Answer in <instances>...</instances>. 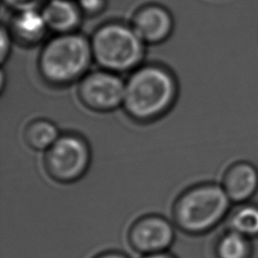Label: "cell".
<instances>
[{"instance_id": "1", "label": "cell", "mask_w": 258, "mask_h": 258, "mask_svg": "<svg viewBox=\"0 0 258 258\" xmlns=\"http://www.w3.org/2000/svg\"><path fill=\"white\" fill-rule=\"evenodd\" d=\"M231 203L222 185L204 183L192 186L184 190L173 205L174 225L185 234L204 235L225 219Z\"/></svg>"}, {"instance_id": "2", "label": "cell", "mask_w": 258, "mask_h": 258, "mask_svg": "<svg viewBox=\"0 0 258 258\" xmlns=\"http://www.w3.org/2000/svg\"><path fill=\"white\" fill-rule=\"evenodd\" d=\"M176 95L173 77L158 66L136 70L125 83L123 107L137 120H149L163 114Z\"/></svg>"}, {"instance_id": "3", "label": "cell", "mask_w": 258, "mask_h": 258, "mask_svg": "<svg viewBox=\"0 0 258 258\" xmlns=\"http://www.w3.org/2000/svg\"><path fill=\"white\" fill-rule=\"evenodd\" d=\"M92 58L91 41L79 33L71 32L58 34L43 46L38 66L47 82L64 85L82 77Z\"/></svg>"}, {"instance_id": "4", "label": "cell", "mask_w": 258, "mask_h": 258, "mask_svg": "<svg viewBox=\"0 0 258 258\" xmlns=\"http://www.w3.org/2000/svg\"><path fill=\"white\" fill-rule=\"evenodd\" d=\"M93 58L110 72H126L137 67L144 55V42L134 29L112 22L99 27L92 36Z\"/></svg>"}, {"instance_id": "5", "label": "cell", "mask_w": 258, "mask_h": 258, "mask_svg": "<svg viewBox=\"0 0 258 258\" xmlns=\"http://www.w3.org/2000/svg\"><path fill=\"white\" fill-rule=\"evenodd\" d=\"M90 150L85 140L74 134L60 135L46 150L45 167L48 174L60 182L78 179L86 171Z\"/></svg>"}, {"instance_id": "6", "label": "cell", "mask_w": 258, "mask_h": 258, "mask_svg": "<svg viewBox=\"0 0 258 258\" xmlns=\"http://www.w3.org/2000/svg\"><path fill=\"white\" fill-rule=\"evenodd\" d=\"M125 83L114 72L96 71L85 76L79 87L81 101L95 111H111L123 105Z\"/></svg>"}, {"instance_id": "7", "label": "cell", "mask_w": 258, "mask_h": 258, "mask_svg": "<svg viewBox=\"0 0 258 258\" xmlns=\"http://www.w3.org/2000/svg\"><path fill=\"white\" fill-rule=\"evenodd\" d=\"M174 239L172 223L160 215L140 217L132 223L127 234L130 247L143 256L167 251Z\"/></svg>"}, {"instance_id": "8", "label": "cell", "mask_w": 258, "mask_h": 258, "mask_svg": "<svg viewBox=\"0 0 258 258\" xmlns=\"http://www.w3.org/2000/svg\"><path fill=\"white\" fill-rule=\"evenodd\" d=\"M172 17L162 6L149 4L139 9L132 20V28L144 43H158L172 30Z\"/></svg>"}, {"instance_id": "9", "label": "cell", "mask_w": 258, "mask_h": 258, "mask_svg": "<svg viewBox=\"0 0 258 258\" xmlns=\"http://www.w3.org/2000/svg\"><path fill=\"white\" fill-rule=\"evenodd\" d=\"M222 186L232 203L244 204L258 189V171L249 162L235 163L225 173Z\"/></svg>"}, {"instance_id": "10", "label": "cell", "mask_w": 258, "mask_h": 258, "mask_svg": "<svg viewBox=\"0 0 258 258\" xmlns=\"http://www.w3.org/2000/svg\"><path fill=\"white\" fill-rule=\"evenodd\" d=\"M41 13L48 29L58 34L74 32L81 24L83 14L78 3L72 0H47Z\"/></svg>"}, {"instance_id": "11", "label": "cell", "mask_w": 258, "mask_h": 258, "mask_svg": "<svg viewBox=\"0 0 258 258\" xmlns=\"http://www.w3.org/2000/svg\"><path fill=\"white\" fill-rule=\"evenodd\" d=\"M48 27L41 10L17 11L10 23V33L23 44H35L46 34Z\"/></svg>"}, {"instance_id": "12", "label": "cell", "mask_w": 258, "mask_h": 258, "mask_svg": "<svg viewBox=\"0 0 258 258\" xmlns=\"http://www.w3.org/2000/svg\"><path fill=\"white\" fill-rule=\"evenodd\" d=\"M215 252L217 258H251V239L229 229L218 239Z\"/></svg>"}, {"instance_id": "13", "label": "cell", "mask_w": 258, "mask_h": 258, "mask_svg": "<svg viewBox=\"0 0 258 258\" xmlns=\"http://www.w3.org/2000/svg\"><path fill=\"white\" fill-rule=\"evenodd\" d=\"M59 136L56 126L44 119L33 121L24 132L25 141L35 150H47Z\"/></svg>"}, {"instance_id": "14", "label": "cell", "mask_w": 258, "mask_h": 258, "mask_svg": "<svg viewBox=\"0 0 258 258\" xmlns=\"http://www.w3.org/2000/svg\"><path fill=\"white\" fill-rule=\"evenodd\" d=\"M229 229L249 239L258 237V206L241 204L229 219Z\"/></svg>"}, {"instance_id": "15", "label": "cell", "mask_w": 258, "mask_h": 258, "mask_svg": "<svg viewBox=\"0 0 258 258\" xmlns=\"http://www.w3.org/2000/svg\"><path fill=\"white\" fill-rule=\"evenodd\" d=\"M47 0H3V2L15 12L28 10V9H39L40 5L44 4Z\"/></svg>"}, {"instance_id": "16", "label": "cell", "mask_w": 258, "mask_h": 258, "mask_svg": "<svg viewBox=\"0 0 258 258\" xmlns=\"http://www.w3.org/2000/svg\"><path fill=\"white\" fill-rule=\"evenodd\" d=\"M77 3L83 13L95 15L105 8L106 0H78Z\"/></svg>"}, {"instance_id": "17", "label": "cell", "mask_w": 258, "mask_h": 258, "mask_svg": "<svg viewBox=\"0 0 258 258\" xmlns=\"http://www.w3.org/2000/svg\"><path fill=\"white\" fill-rule=\"evenodd\" d=\"M10 36L11 33L5 28L1 27V47H0V59L1 62H4L9 50H10Z\"/></svg>"}, {"instance_id": "18", "label": "cell", "mask_w": 258, "mask_h": 258, "mask_svg": "<svg viewBox=\"0 0 258 258\" xmlns=\"http://www.w3.org/2000/svg\"><path fill=\"white\" fill-rule=\"evenodd\" d=\"M93 258H129V257L123 252L116 251V250H109V251H104L102 253H99Z\"/></svg>"}, {"instance_id": "19", "label": "cell", "mask_w": 258, "mask_h": 258, "mask_svg": "<svg viewBox=\"0 0 258 258\" xmlns=\"http://www.w3.org/2000/svg\"><path fill=\"white\" fill-rule=\"evenodd\" d=\"M142 258H176V257L174 255H172L171 253L165 251V252H160V253L144 255Z\"/></svg>"}]
</instances>
